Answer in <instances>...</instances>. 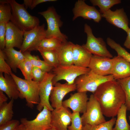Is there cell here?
<instances>
[{"label": "cell", "mask_w": 130, "mask_h": 130, "mask_svg": "<svg viewBox=\"0 0 130 130\" xmlns=\"http://www.w3.org/2000/svg\"><path fill=\"white\" fill-rule=\"evenodd\" d=\"M93 94L99 103L103 115L107 117L116 116L122 105L125 103L124 92L115 79L101 84Z\"/></svg>", "instance_id": "1"}, {"label": "cell", "mask_w": 130, "mask_h": 130, "mask_svg": "<svg viewBox=\"0 0 130 130\" xmlns=\"http://www.w3.org/2000/svg\"><path fill=\"white\" fill-rule=\"evenodd\" d=\"M9 3L12 9L10 21L24 32L31 30L39 25L40 21L37 17L32 15L27 11L23 4H20L15 0H4Z\"/></svg>", "instance_id": "2"}, {"label": "cell", "mask_w": 130, "mask_h": 130, "mask_svg": "<svg viewBox=\"0 0 130 130\" xmlns=\"http://www.w3.org/2000/svg\"><path fill=\"white\" fill-rule=\"evenodd\" d=\"M10 75L17 84L20 93V98L25 99L27 105L32 109L34 105L39 104L40 102L39 83L33 80L23 79L13 72Z\"/></svg>", "instance_id": "3"}, {"label": "cell", "mask_w": 130, "mask_h": 130, "mask_svg": "<svg viewBox=\"0 0 130 130\" xmlns=\"http://www.w3.org/2000/svg\"><path fill=\"white\" fill-rule=\"evenodd\" d=\"M45 19L47 24L46 30V38H54L59 39L62 42L67 41L68 37L62 33L60 28L62 26L63 22L53 7H49L44 11L38 12Z\"/></svg>", "instance_id": "4"}, {"label": "cell", "mask_w": 130, "mask_h": 130, "mask_svg": "<svg viewBox=\"0 0 130 130\" xmlns=\"http://www.w3.org/2000/svg\"><path fill=\"white\" fill-rule=\"evenodd\" d=\"M114 79L112 75L101 76L90 70L89 72L77 77L75 80L74 83L77 92L89 91L93 94L101 84Z\"/></svg>", "instance_id": "5"}, {"label": "cell", "mask_w": 130, "mask_h": 130, "mask_svg": "<svg viewBox=\"0 0 130 130\" xmlns=\"http://www.w3.org/2000/svg\"><path fill=\"white\" fill-rule=\"evenodd\" d=\"M90 71L88 67H81L74 64L68 66L59 65L54 68L52 71L55 75L52 80L53 85L62 80H65L68 84H74L77 77Z\"/></svg>", "instance_id": "6"}, {"label": "cell", "mask_w": 130, "mask_h": 130, "mask_svg": "<svg viewBox=\"0 0 130 130\" xmlns=\"http://www.w3.org/2000/svg\"><path fill=\"white\" fill-rule=\"evenodd\" d=\"M84 31L87 35L86 43L82 46L94 55L110 58L113 56L107 49L106 45L101 38L95 37L91 27L87 24L84 26Z\"/></svg>", "instance_id": "7"}, {"label": "cell", "mask_w": 130, "mask_h": 130, "mask_svg": "<svg viewBox=\"0 0 130 130\" xmlns=\"http://www.w3.org/2000/svg\"><path fill=\"white\" fill-rule=\"evenodd\" d=\"M99 103L93 94L87 102L86 109L81 117L83 126L86 124L95 125L106 121Z\"/></svg>", "instance_id": "8"}, {"label": "cell", "mask_w": 130, "mask_h": 130, "mask_svg": "<svg viewBox=\"0 0 130 130\" xmlns=\"http://www.w3.org/2000/svg\"><path fill=\"white\" fill-rule=\"evenodd\" d=\"M45 24L39 25L24 33V39L20 51L22 53L33 51L39 43L46 38Z\"/></svg>", "instance_id": "9"}, {"label": "cell", "mask_w": 130, "mask_h": 130, "mask_svg": "<svg viewBox=\"0 0 130 130\" xmlns=\"http://www.w3.org/2000/svg\"><path fill=\"white\" fill-rule=\"evenodd\" d=\"M20 122L28 130H48L52 127L51 111L44 106L34 119L29 120L22 118L20 119Z\"/></svg>", "instance_id": "10"}, {"label": "cell", "mask_w": 130, "mask_h": 130, "mask_svg": "<svg viewBox=\"0 0 130 130\" xmlns=\"http://www.w3.org/2000/svg\"><path fill=\"white\" fill-rule=\"evenodd\" d=\"M54 76L52 72H46L43 79L39 83L40 102L37 109L39 111L42 110L44 106L51 111L54 109L50 102L49 98L53 86L52 80Z\"/></svg>", "instance_id": "11"}, {"label": "cell", "mask_w": 130, "mask_h": 130, "mask_svg": "<svg viewBox=\"0 0 130 130\" xmlns=\"http://www.w3.org/2000/svg\"><path fill=\"white\" fill-rule=\"evenodd\" d=\"M73 21L81 17L85 19L92 20L96 23H99L102 17L101 14L94 6L86 4L84 0H78L75 3L72 9Z\"/></svg>", "instance_id": "12"}, {"label": "cell", "mask_w": 130, "mask_h": 130, "mask_svg": "<svg viewBox=\"0 0 130 130\" xmlns=\"http://www.w3.org/2000/svg\"><path fill=\"white\" fill-rule=\"evenodd\" d=\"M75 83L69 84L67 83L62 84L57 82L53 85L50 96L49 101L52 107L58 109L62 106V100L68 93L76 90Z\"/></svg>", "instance_id": "13"}, {"label": "cell", "mask_w": 130, "mask_h": 130, "mask_svg": "<svg viewBox=\"0 0 130 130\" xmlns=\"http://www.w3.org/2000/svg\"><path fill=\"white\" fill-rule=\"evenodd\" d=\"M72 113L68 108L62 106L51 111V126L55 130H68L71 124Z\"/></svg>", "instance_id": "14"}, {"label": "cell", "mask_w": 130, "mask_h": 130, "mask_svg": "<svg viewBox=\"0 0 130 130\" xmlns=\"http://www.w3.org/2000/svg\"><path fill=\"white\" fill-rule=\"evenodd\" d=\"M112 58L92 55L88 68L95 73L101 76L111 75Z\"/></svg>", "instance_id": "15"}, {"label": "cell", "mask_w": 130, "mask_h": 130, "mask_svg": "<svg viewBox=\"0 0 130 130\" xmlns=\"http://www.w3.org/2000/svg\"><path fill=\"white\" fill-rule=\"evenodd\" d=\"M89 99L86 92H77L71 94L68 98L63 101L62 106L70 108L73 112L83 114L86 111Z\"/></svg>", "instance_id": "16"}, {"label": "cell", "mask_w": 130, "mask_h": 130, "mask_svg": "<svg viewBox=\"0 0 130 130\" xmlns=\"http://www.w3.org/2000/svg\"><path fill=\"white\" fill-rule=\"evenodd\" d=\"M109 23L118 28L122 29L126 33L129 28V20L124 9H117L113 11L110 9L101 14Z\"/></svg>", "instance_id": "17"}, {"label": "cell", "mask_w": 130, "mask_h": 130, "mask_svg": "<svg viewBox=\"0 0 130 130\" xmlns=\"http://www.w3.org/2000/svg\"><path fill=\"white\" fill-rule=\"evenodd\" d=\"M24 33L11 21L7 23L5 48L16 47L20 49L23 42Z\"/></svg>", "instance_id": "18"}, {"label": "cell", "mask_w": 130, "mask_h": 130, "mask_svg": "<svg viewBox=\"0 0 130 130\" xmlns=\"http://www.w3.org/2000/svg\"><path fill=\"white\" fill-rule=\"evenodd\" d=\"M0 91H3L10 99L20 98L17 84L10 75L0 73Z\"/></svg>", "instance_id": "19"}, {"label": "cell", "mask_w": 130, "mask_h": 130, "mask_svg": "<svg viewBox=\"0 0 130 130\" xmlns=\"http://www.w3.org/2000/svg\"><path fill=\"white\" fill-rule=\"evenodd\" d=\"M111 75L117 80L130 77V63L123 57L117 55L113 57Z\"/></svg>", "instance_id": "20"}, {"label": "cell", "mask_w": 130, "mask_h": 130, "mask_svg": "<svg viewBox=\"0 0 130 130\" xmlns=\"http://www.w3.org/2000/svg\"><path fill=\"white\" fill-rule=\"evenodd\" d=\"M92 55L82 46L74 44L73 50L74 65L81 67L88 68Z\"/></svg>", "instance_id": "21"}, {"label": "cell", "mask_w": 130, "mask_h": 130, "mask_svg": "<svg viewBox=\"0 0 130 130\" xmlns=\"http://www.w3.org/2000/svg\"><path fill=\"white\" fill-rule=\"evenodd\" d=\"M74 45L70 41L63 42L56 51L59 65L68 66L73 64V50Z\"/></svg>", "instance_id": "22"}, {"label": "cell", "mask_w": 130, "mask_h": 130, "mask_svg": "<svg viewBox=\"0 0 130 130\" xmlns=\"http://www.w3.org/2000/svg\"><path fill=\"white\" fill-rule=\"evenodd\" d=\"M2 50L7 63L13 71L16 73L18 66L25 58L23 53L20 51L15 50L14 48H5Z\"/></svg>", "instance_id": "23"}, {"label": "cell", "mask_w": 130, "mask_h": 130, "mask_svg": "<svg viewBox=\"0 0 130 130\" xmlns=\"http://www.w3.org/2000/svg\"><path fill=\"white\" fill-rule=\"evenodd\" d=\"M127 110L125 104H123L118 111L115 125L112 130H130V126L126 118Z\"/></svg>", "instance_id": "24"}, {"label": "cell", "mask_w": 130, "mask_h": 130, "mask_svg": "<svg viewBox=\"0 0 130 130\" xmlns=\"http://www.w3.org/2000/svg\"><path fill=\"white\" fill-rule=\"evenodd\" d=\"M14 100L11 99L0 106V125L12 120L14 114L13 110Z\"/></svg>", "instance_id": "25"}, {"label": "cell", "mask_w": 130, "mask_h": 130, "mask_svg": "<svg viewBox=\"0 0 130 130\" xmlns=\"http://www.w3.org/2000/svg\"><path fill=\"white\" fill-rule=\"evenodd\" d=\"M62 42L60 40L56 38H46L36 46L34 51L43 49L56 51Z\"/></svg>", "instance_id": "26"}, {"label": "cell", "mask_w": 130, "mask_h": 130, "mask_svg": "<svg viewBox=\"0 0 130 130\" xmlns=\"http://www.w3.org/2000/svg\"><path fill=\"white\" fill-rule=\"evenodd\" d=\"M30 52L26 51L23 53L25 57L29 60L33 66L38 67L46 72L52 71L54 68L53 67L48 65L44 60H41L38 56L32 55Z\"/></svg>", "instance_id": "27"}, {"label": "cell", "mask_w": 130, "mask_h": 130, "mask_svg": "<svg viewBox=\"0 0 130 130\" xmlns=\"http://www.w3.org/2000/svg\"><path fill=\"white\" fill-rule=\"evenodd\" d=\"M46 63L53 68L59 65L58 55L56 51L43 49L37 50Z\"/></svg>", "instance_id": "28"}, {"label": "cell", "mask_w": 130, "mask_h": 130, "mask_svg": "<svg viewBox=\"0 0 130 130\" xmlns=\"http://www.w3.org/2000/svg\"><path fill=\"white\" fill-rule=\"evenodd\" d=\"M93 6H97L99 7V11L101 14L110 9L114 5L121 3L120 0H90Z\"/></svg>", "instance_id": "29"}, {"label": "cell", "mask_w": 130, "mask_h": 130, "mask_svg": "<svg viewBox=\"0 0 130 130\" xmlns=\"http://www.w3.org/2000/svg\"><path fill=\"white\" fill-rule=\"evenodd\" d=\"M12 16L10 5L3 0H0V23H7L10 21Z\"/></svg>", "instance_id": "30"}, {"label": "cell", "mask_w": 130, "mask_h": 130, "mask_svg": "<svg viewBox=\"0 0 130 130\" xmlns=\"http://www.w3.org/2000/svg\"><path fill=\"white\" fill-rule=\"evenodd\" d=\"M106 41L107 44L117 52V55L123 57L130 63V53L120 44L117 43L110 38H107Z\"/></svg>", "instance_id": "31"}, {"label": "cell", "mask_w": 130, "mask_h": 130, "mask_svg": "<svg viewBox=\"0 0 130 130\" xmlns=\"http://www.w3.org/2000/svg\"><path fill=\"white\" fill-rule=\"evenodd\" d=\"M116 120V118L114 117L110 120L98 125L86 124L83 126L82 130H112Z\"/></svg>", "instance_id": "32"}, {"label": "cell", "mask_w": 130, "mask_h": 130, "mask_svg": "<svg viewBox=\"0 0 130 130\" xmlns=\"http://www.w3.org/2000/svg\"><path fill=\"white\" fill-rule=\"evenodd\" d=\"M33 67L29 60L25 57L24 60L18 66V68L21 71L25 79L32 80V72Z\"/></svg>", "instance_id": "33"}, {"label": "cell", "mask_w": 130, "mask_h": 130, "mask_svg": "<svg viewBox=\"0 0 130 130\" xmlns=\"http://www.w3.org/2000/svg\"><path fill=\"white\" fill-rule=\"evenodd\" d=\"M123 90L126 96L125 104L127 110H130V77L117 80Z\"/></svg>", "instance_id": "34"}, {"label": "cell", "mask_w": 130, "mask_h": 130, "mask_svg": "<svg viewBox=\"0 0 130 130\" xmlns=\"http://www.w3.org/2000/svg\"><path fill=\"white\" fill-rule=\"evenodd\" d=\"M83 126L80 113L73 112L71 125L68 126V130H82Z\"/></svg>", "instance_id": "35"}, {"label": "cell", "mask_w": 130, "mask_h": 130, "mask_svg": "<svg viewBox=\"0 0 130 130\" xmlns=\"http://www.w3.org/2000/svg\"><path fill=\"white\" fill-rule=\"evenodd\" d=\"M12 70L6 60L4 52L0 50V73L10 75L12 72Z\"/></svg>", "instance_id": "36"}, {"label": "cell", "mask_w": 130, "mask_h": 130, "mask_svg": "<svg viewBox=\"0 0 130 130\" xmlns=\"http://www.w3.org/2000/svg\"><path fill=\"white\" fill-rule=\"evenodd\" d=\"M46 73L40 68L34 66L32 72V80L36 82H40L44 78Z\"/></svg>", "instance_id": "37"}, {"label": "cell", "mask_w": 130, "mask_h": 130, "mask_svg": "<svg viewBox=\"0 0 130 130\" xmlns=\"http://www.w3.org/2000/svg\"><path fill=\"white\" fill-rule=\"evenodd\" d=\"M20 124L19 120L12 119L0 125V130H16Z\"/></svg>", "instance_id": "38"}, {"label": "cell", "mask_w": 130, "mask_h": 130, "mask_svg": "<svg viewBox=\"0 0 130 130\" xmlns=\"http://www.w3.org/2000/svg\"><path fill=\"white\" fill-rule=\"evenodd\" d=\"M6 24L0 23V50H3L5 48Z\"/></svg>", "instance_id": "39"}, {"label": "cell", "mask_w": 130, "mask_h": 130, "mask_svg": "<svg viewBox=\"0 0 130 130\" xmlns=\"http://www.w3.org/2000/svg\"><path fill=\"white\" fill-rule=\"evenodd\" d=\"M56 0H24L23 4L26 8L33 9L38 4L48 2H54Z\"/></svg>", "instance_id": "40"}, {"label": "cell", "mask_w": 130, "mask_h": 130, "mask_svg": "<svg viewBox=\"0 0 130 130\" xmlns=\"http://www.w3.org/2000/svg\"><path fill=\"white\" fill-rule=\"evenodd\" d=\"M127 36L124 43V46L130 50V28L127 32Z\"/></svg>", "instance_id": "41"}, {"label": "cell", "mask_w": 130, "mask_h": 130, "mask_svg": "<svg viewBox=\"0 0 130 130\" xmlns=\"http://www.w3.org/2000/svg\"><path fill=\"white\" fill-rule=\"evenodd\" d=\"M8 98L4 93L0 91V106L6 102Z\"/></svg>", "instance_id": "42"}, {"label": "cell", "mask_w": 130, "mask_h": 130, "mask_svg": "<svg viewBox=\"0 0 130 130\" xmlns=\"http://www.w3.org/2000/svg\"><path fill=\"white\" fill-rule=\"evenodd\" d=\"M16 130H28L25 126L21 123L19 125Z\"/></svg>", "instance_id": "43"}, {"label": "cell", "mask_w": 130, "mask_h": 130, "mask_svg": "<svg viewBox=\"0 0 130 130\" xmlns=\"http://www.w3.org/2000/svg\"><path fill=\"white\" fill-rule=\"evenodd\" d=\"M47 130H55L54 128L52 127L51 128L48 129Z\"/></svg>", "instance_id": "44"}, {"label": "cell", "mask_w": 130, "mask_h": 130, "mask_svg": "<svg viewBox=\"0 0 130 130\" xmlns=\"http://www.w3.org/2000/svg\"><path fill=\"white\" fill-rule=\"evenodd\" d=\"M129 120L130 121V116H129Z\"/></svg>", "instance_id": "45"}, {"label": "cell", "mask_w": 130, "mask_h": 130, "mask_svg": "<svg viewBox=\"0 0 130 130\" xmlns=\"http://www.w3.org/2000/svg\"></svg>", "instance_id": "46"}]
</instances>
